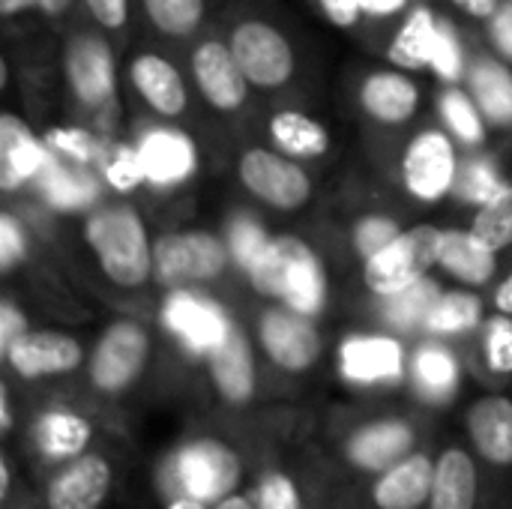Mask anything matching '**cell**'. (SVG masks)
Instances as JSON below:
<instances>
[{
  "instance_id": "obj_1",
  "label": "cell",
  "mask_w": 512,
  "mask_h": 509,
  "mask_svg": "<svg viewBox=\"0 0 512 509\" xmlns=\"http://www.w3.org/2000/svg\"><path fill=\"white\" fill-rule=\"evenodd\" d=\"M312 420L291 408L261 411H210L189 423L150 465V495L156 504L171 498H195L219 504L246 489L255 471L288 438Z\"/></svg>"
},
{
  "instance_id": "obj_2",
  "label": "cell",
  "mask_w": 512,
  "mask_h": 509,
  "mask_svg": "<svg viewBox=\"0 0 512 509\" xmlns=\"http://www.w3.org/2000/svg\"><path fill=\"white\" fill-rule=\"evenodd\" d=\"M312 435L336 480L345 486L381 474L417 447L435 441V414L414 402L348 405L333 408L321 423H315Z\"/></svg>"
},
{
  "instance_id": "obj_3",
  "label": "cell",
  "mask_w": 512,
  "mask_h": 509,
  "mask_svg": "<svg viewBox=\"0 0 512 509\" xmlns=\"http://www.w3.org/2000/svg\"><path fill=\"white\" fill-rule=\"evenodd\" d=\"M24 399V429L15 450L21 453L33 483L90 450L108 432L129 438V429L96 405L81 384L75 390H24Z\"/></svg>"
},
{
  "instance_id": "obj_4",
  "label": "cell",
  "mask_w": 512,
  "mask_h": 509,
  "mask_svg": "<svg viewBox=\"0 0 512 509\" xmlns=\"http://www.w3.org/2000/svg\"><path fill=\"white\" fill-rule=\"evenodd\" d=\"M156 363L159 351L153 330L138 318H114L87 354L81 387L96 405L126 426V408L147 390Z\"/></svg>"
},
{
  "instance_id": "obj_5",
  "label": "cell",
  "mask_w": 512,
  "mask_h": 509,
  "mask_svg": "<svg viewBox=\"0 0 512 509\" xmlns=\"http://www.w3.org/2000/svg\"><path fill=\"white\" fill-rule=\"evenodd\" d=\"M315 423L288 438L276 453L264 459L255 471L249 489L258 509H330L342 483L333 468L321 456L315 435Z\"/></svg>"
},
{
  "instance_id": "obj_6",
  "label": "cell",
  "mask_w": 512,
  "mask_h": 509,
  "mask_svg": "<svg viewBox=\"0 0 512 509\" xmlns=\"http://www.w3.org/2000/svg\"><path fill=\"white\" fill-rule=\"evenodd\" d=\"M81 234L99 273L111 288L132 294L156 279L153 240L147 234L141 213L132 204L126 201L99 204L84 216Z\"/></svg>"
},
{
  "instance_id": "obj_7",
  "label": "cell",
  "mask_w": 512,
  "mask_h": 509,
  "mask_svg": "<svg viewBox=\"0 0 512 509\" xmlns=\"http://www.w3.org/2000/svg\"><path fill=\"white\" fill-rule=\"evenodd\" d=\"M129 474V438L108 432L36 483L45 509H111Z\"/></svg>"
},
{
  "instance_id": "obj_8",
  "label": "cell",
  "mask_w": 512,
  "mask_h": 509,
  "mask_svg": "<svg viewBox=\"0 0 512 509\" xmlns=\"http://www.w3.org/2000/svg\"><path fill=\"white\" fill-rule=\"evenodd\" d=\"M204 390L210 399V411H261L267 408L276 375L264 363L258 342L252 330H246L240 321H234L225 333V339L207 354L204 366Z\"/></svg>"
},
{
  "instance_id": "obj_9",
  "label": "cell",
  "mask_w": 512,
  "mask_h": 509,
  "mask_svg": "<svg viewBox=\"0 0 512 509\" xmlns=\"http://www.w3.org/2000/svg\"><path fill=\"white\" fill-rule=\"evenodd\" d=\"M441 441L417 447L393 468L345 483L330 509H429Z\"/></svg>"
},
{
  "instance_id": "obj_10",
  "label": "cell",
  "mask_w": 512,
  "mask_h": 509,
  "mask_svg": "<svg viewBox=\"0 0 512 509\" xmlns=\"http://www.w3.org/2000/svg\"><path fill=\"white\" fill-rule=\"evenodd\" d=\"M315 321L318 318L294 312L282 303H270L255 315L252 336L279 381L306 378L318 369L324 357V336Z\"/></svg>"
},
{
  "instance_id": "obj_11",
  "label": "cell",
  "mask_w": 512,
  "mask_h": 509,
  "mask_svg": "<svg viewBox=\"0 0 512 509\" xmlns=\"http://www.w3.org/2000/svg\"><path fill=\"white\" fill-rule=\"evenodd\" d=\"M87 354L90 351L72 333L30 327L0 354V363L6 378H12L21 390H45L60 381H81Z\"/></svg>"
},
{
  "instance_id": "obj_12",
  "label": "cell",
  "mask_w": 512,
  "mask_h": 509,
  "mask_svg": "<svg viewBox=\"0 0 512 509\" xmlns=\"http://www.w3.org/2000/svg\"><path fill=\"white\" fill-rule=\"evenodd\" d=\"M231 261L228 240L207 228L168 231L153 240V276L168 291L213 285L228 273Z\"/></svg>"
},
{
  "instance_id": "obj_13",
  "label": "cell",
  "mask_w": 512,
  "mask_h": 509,
  "mask_svg": "<svg viewBox=\"0 0 512 509\" xmlns=\"http://www.w3.org/2000/svg\"><path fill=\"white\" fill-rule=\"evenodd\" d=\"M444 228L438 225H411L396 240H390L384 249H378L372 258L363 261V285L378 300L402 294L423 282L432 267H438V249H441Z\"/></svg>"
},
{
  "instance_id": "obj_14",
  "label": "cell",
  "mask_w": 512,
  "mask_h": 509,
  "mask_svg": "<svg viewBox=\"0 0 512 509\" xmlns=\"http://www.w3.org/2000/svg\"><path fill=\"white\" fill-rule=\"evenodd\" d=\"M408 351L405 339L390 330L348 333L336 348V372L348 387L363 393L405 390Z\"/></svg>"
},
{
  "instance_id": "obj_15",
  "label": "cell",
  "mask_w": 512,
  "mask_h": 509,
  "mask_svg": "<svg viewBox=\"0 0 512 509\" xmlns=\"http://www.w3.org/2000/svg\"><path fill=\"white\" fill-rule=\"evenodd\" d=\"M462 432L501 498H512V396L489 390L462 417Z\"/></svg>"
},
{
  "instance_id": "obj_16",
  "label": "cell",
  "mask_w": 512,
  "mask_h": 509,
  "mask_svg": "<svg viewBox=\"0 0 512 509\" xmlns=\"http://www.w3.org/2000/svg\"><path fill=\"white\" fill-rule=\"evenodd\" d=\"M159 321L174 348L198 366H204L207 354L225 339L228 327L234 324V318L216 300L195 288L168 291V297L162 300Z\"/></svg>"
},
{
  "instance_id": "obj_17",
  "label": "cell",
  "mask_w": 512,
  "mask_h": 509,
  "mask_svg": "<svg viewBox=\"0 0 512 509\" xmlns=\"http://www.w3.org/2000/svg\"><path fill=\"white\" fill-rule=\"evenodd\" d=\"M465 372H468L465 354L453 342L420 336L408 351L405 393L417 408L441 414L459 399Z\"/></svg>"
},
{
  "instance_id": "obj_18",
  "label": "cell",
  "mask_w": 512,
  "mask_h": 509,
  "mask_svg": "<svg viewBox=\"0 0 512 509\" xmlns=\"http://www.w3.org/2000/svg\"><path fill=\"white\" fill-rule=\"evenodd\" d=\"M237 174L252 198L279 213H294L306 207L315 192L306 168L288 153L270 147L243 150V156L237 159Z\"/></svg>"
},
{
  "instance_id": "obj_19",
  "label": "cell",
  "mask_w": 512,
  "mask_h": 509,
  "mask_svg": "<svg viewBox=\"0 0 512 509\" xmlns=\"http://www.w3.org/2000/svg\"><path fill=\"white\" fill-rule=\"evenodd\" d=\"M492 477L465 438L441 441L429 509H501Z\"/></svg>"
},
{
  "instance_id": "obj_20",
  "label": "cell",
  "mask_w": 512,
  "mask_h": 509,
  "mask_svg": "<svg viewBox=\"0 0 512 509\" xmlns=\"http://www.w3.org/2000/svg\"><path fill=\"white\" fill-rule=\"evenodd\" d=\"M459 153L456 138L447 129H423L417 132L402 153V186L420 204L444 201L459 183Z\"/></svg>"
},
{
  "instance_id": "obj_21",
  "label": "cell",
  "mask_w": 512,
  "mask_h": 509,
  "mask_svg": "<svg viewBox=\"0 0 512 509\" xmlns=\"http://www.w3.org/2000/svg\"><path fill=\"white\" fill-rule=\"evenodd\" d=\"M228 45L255 90H279L294 78L297 57L288 36L264 21V18H243L231 27Z\"/></svg>"
},
{
  "instance_id": "obj_22",
  "label": "cell",
  "mask_w": 512,
  "mask_h": 509,
  "mask_svg": "<svg viewBox=\"0 0 512 509\" xmlns=\"http://www.w3.org/2000/svg\"><path fill=\"white\" fill-rule=\"evenodd\" d=\"M63 78L78 105L102 111L117 99V57L96 33H72L63 48Z\"/></svg>"
},
{
  "instance_id": "obj_23",
  "label": "cell",
  "mask_w": 512,
  "mask_h": 509,
  "mask_svg": "<svg viewBox=\"0 0 512 509\" xmlns=\"http://www.w3.org/2000/svg\"><path fill=\"white\" fill-rule=\"evenodd\" d=\"M192 81L204 102L219 114H234L249 102L252 84L246 81L234 51L222 39H204L189 57Z\"/></svg>"
},
{
  "instance_id": "obj_24",
  "label": "cell",
  "mask_w": 512,
  "mask_h": 509,
  "mask_svg": "<svg viewBox=\"0 0 512 509\" xmlns=\"http://www.w3.org/2000/svg\"><path fill=\"white\" fill-rule=\"evenodd\" d=\"M51 159L54 153L45 144V138H39L21 114L3 111L0 117V192L15 195L27 183H36L51 165Z\"/></svg>"
},
{
  "instance_id": "obj_25",
  "label": "cell",
  "mask_w": 512,
  "mask_h": 509,
  "mask_svg": "<svg viewBox=\"0 0 512 509\" xmlns=\"http://www.w3.org/2000/svg\"><path fill=\"white\" fill-rule=\"evenodd\" d=\"M129 84L135 96L162 120H180L189 111V87L180 69L156 54V51H141L129 60Z\"/></svg>"
},
{
  "instance_id": "obj_26",
  "label": "cell",
  "mask_w": 512,
  "mask_h": 509,
  "mask_svg": "<svg viewBox=\"0 0 512 509\" xmlns=\"http://www.w3.org/2000/svg\"><path fill=\"white\" fill-rule=\"evenodd\" d=\"M420 84L405 69H375L360 81L357 102L381 126H405L420 111Z\"/></svg>"
},
{
  "instance_id": "obj_27",
  "label": "cell",
  "mask_w": 512,
  "mask_h": 509,
  "mask_svg": "<svg viewBox=\"0 0 512 509\" xmlns=\"http://www.w3.org/2000/svg\"><path fill=\"white\" fill-rule=\"evenodd\" d=\"M138 153L144 162L147 183H153L159 189L189 180L198 168L195 141L177 129H162V126L147 129L138 141Z\"/></svg>"
},
{
  "instance_id": "obj_28",
  "label": "cell",
  "mask_w": 512,
  "mask_h": 509,
  "mask_svg": "<svg viewBox=\"0 0 512 509\" xmlns=\"http://www.w3.org/2000/svg\"><path fill=\"white\" fill-rule=\"evenodd\" d=\"M312 252V246L297 237V234H276L267 240V246L261 249V255L252 261V267L246 270L249 285L258 297L270 300V303H282L288 294V285L297 273V267L303 264V258Z\"/></svg>"
},
{
  "instance_id": "obj_29",
  "label": "cell",
  "mask_w": 512,
  "mask_h": 509,
  "mask_svg": "<svg viewBox=\"0 0 512 509\" xmlns=\"http://www.w3.org/2000/svg\"><path fill=\"white\" fill-rule=\"evenodd\" d=\"M438 267L465 288H486L498 276V252L483 246L471 228H444Z\"/></svg>"
},
{
  "instance_id": "obj_30",
  "label": "cell",
  "mask_w": 512,
  "mask_h": 509,
  "mask_svg": "<svg viewBox=\"0 0 512 509\" xmlns=\"http://www.w3.org/2000/svg\"><path fill=\"white\" fill-rule=\"evenodd\" d=\"M486 303L474 288H453V291H441V297L435 300L429 318H426V330L423 336H435L444 342H471L483 324H486Z\"/></svg>"
},
{
  "instance_id": "obj_31",
  "label": "cell",
  "mask_w": 512,
  "mask_h": 509,
  "mask_svg": "<svg viewBox=\"0 0 512 509\" xmlns=\"http://www.w3.org/2000/svg\"><path fill=\"white\" fill-rule=\"evenodd\" d=\"M468 372L483 378L489 390H498L512 378V315L495 312L486 318L483 330L468 342L465 354Z\"/></svg>"
},
{
  "instance_id": "obj_32",
  "label": "cell",
  "mask_w": 512,
  "mask_h": 509,
  "mask_svg": "<svg viewBox=\"0 0 512 509\" xmlns=\"http://www.w3.org/2000/svg\"><path fill=\"white\" fill-rule=\"evenodd\" d=\"M441 30H444V18L432 6L420 3L414 9H408L402 27L396 30V36L387 48V60L405 72L429 69L438 39H441Z\"/></svg>"
},
{
  "instance_id": "obj_33",
  "label": "cell",
  "mask_w": 512,
  "mask_h": 509,
  "mask_svg": "<svg viewBox=\"0 0 512 509\" xmlns=\"http://www.w3.org/2000/svg\"><path fill=\"white\" fill-rule=\"evenodd\" d=\"M267 135L276 150L288 153L291 159H321L333 147L330 129L318 117L297 108L276 111L267 123Z\"/></svg>"
},
{
  "instance_id": "obj_34",
  "label": "cell",
  "mask_w": 512,
  "mask_h": 509,
  "mask_svg": "<svg viewBox=\"0 0 512 509\" xmlns=\"http://www.w3.org/2000/svg\"><path fill=\"white\" fill-rule=\"evenodd\" d=\"M468 90L489 126L512 129V69L504 60L477 57L468 69Z\"/></svg>"
},
{
  "instance_id": "obj_35",
  "label": "cell",
  "mask_w": 512,
  "mask_h": 509,
  "mask_svg": "<svg viewBox=\"0 0 512 509\" xmlns=\"http://www.w3.org/2000/svg\"><path fill=\"white\" fill-rule=\"evenodd\" d=\"M441 297V285L435 279H423L417 282L414 288L402 291V294H393V297H384L381 300V324L384 330L402 336V339H420L423 330H426V318L435 306V300Z\"/></svg>"
},
{
  "instance_id": "obj_36",
  "label": "cell",
  "mask_w": 512,
  "mask_h": 509,
  "mask_svg": "<svg viewBox=\"0 0 512 509\" xmlns=\"http://www.w3.org/2000/svg\"><path fill=\"white\" fill-rule=\"evenodd\" d=\"M87 168L90 165H78V162L66 165L60 159H51V165L39 177L45 201L51 207H57V210H84V207H90L99 198V183Z\"/></svg>"
},
{
  "instance_id": "obj_37",
  "label": "cell",
  "mask_w": 512,
  "mask_h": 509,
  "mask_svg": "<svg viewBox=\"0 0 512 509\" xmlns=\"http://www.w3.org/2000/svg\"><path fill=\"white\" fill-rule=\"evenodd\" d=\"M441 117L447 123V132L465 144V147H483L486 144V117L480 111V105L474 102L471 90H459V87H450L441 93Z\"/></svg>"
},
{
  "instance_id": "obj_38",
  "label": "cell",
  "mask_w": 512,
  "mask_h": 509,
  "mask_svg": "<svg viewBox=\"0 0 512 509\" xmlns=\"http://www.w3.org/2000/svg\"><path fill=\"white\" fill-rule=\"evenodd\" d=\"M147 21L171 39H186L204 24L207 0H141Z\"/></svg>"
},
{
  "instance_id": "obj_39",
  "label": "cell",
  "mask_w": 512,
  "mask_h": 509,
  "mask_svg": "<svg viewBox=\"0 0 512 509\" xmlns=\"http://www.w3.org/2000/svg\"><path fill=\"white\" fill-rule=\"evenodd\" d=\"M471 231L483 246L495 252H504L507 246H512V183H507L492 201L477 207Z\"/></svg>"
},
{
  "instance_id": "obj_40",
  "label": "cell",
  "mask_w": 512,
  "mask_h": 509,
  "mask_svg": "<svg viewBox=\"0 0 512 509\" xmlns=\"http://www.w3.org/2000/svg\"><path fill=\"white\" fill-rule=\"evenodd\" d=\"M45 144L51 147L54 156L66 159V162H78V165H96L105 159V147L102 138L84 126H51L45 132Z\"/></svg>"
},
{
  "instance_id": "obj_41",
  "label": "cell",
  "mask_w": 512,
  "mask_h": 509,
  "mask_svg": "<svg viewBox=\"0 0 512 509\" xmlns=\"http://www.w3.org/2000/svg\"><path fill=\"white\" fill-rule=\"evenodd\" d=\"M102 177H105V183L114 192H132L141 183H147V174H144V162H141L138 147H132V144L111 147L105 153V159H102Z\"/></svg>"
},
{
  "instance_id": "obj_42",
  "label": "cell",
  "mask_w": 512,
  "mask_h": 509,
  "mask_svg": "<svg viewBox=\"0 0 512 509\" xmlns=\"http://www.w3.org/2000/svg\"><path fill=\"white\" fill-rule=\"evenodd\" d=\"M405 228L399 225L396 216H387V213H375V216H363L357 225H354V252L366 261L372 258L378 249H384L390 240H396Z\"/></svg>"
},
{
  "instance_id": "obj_43",
  "label": "cell",
  "mask_w": 512,
  "mask_h": 509,
  "mask_svg": "<svg viewBox=\"0 0 512 509\" xmlns=\"http://www.w3.org/2000/svg\"><path fill=\"white\" fill-rule=\"evenodd\" d=\"M504 186L507 183L498 177V171L489 162H471L465 171H459V183H456L462 201H471L477 207L486 204V201H492Z\"/></svg>"
},
{
  "instance_id": "obj_44",
  "label": "cell",
  "mask_w": 512,
  "mask_h": 509,
  "mask_svg": "<svg viewBox=\"0 0 512 509\" xmlns=\"http://www.w3.org/2000/svg\"><path fill=\"white\" fill-rule=\"evenodd\" d=\"M429 69L447 84H456L459 78H465V48H462V39L450 21H444V30H441V39H438V48H435Z\"/></svg>"
},
{
  "instance_id": "obj_45",
  "label": "cell",
  "mask_w": 512,
  "mask_h": 509,
  "mask_svg": "<svg viewBox=\"0 0 512 509\" xmlns=\"http://www.w3.org/2000/svg\"><path fill=\"white\" fill-rule=\"evenodd\" d=\"M270 234L255 222V219H234L231 222V231H228V246H231V258L249 270L252 261L261 255V249L267 246Z\"/></svg>"
},
{
  "instance_id": "obj_46",
  "label": "cell",
  "mask_w": 512,
  "mask_h": 509,
  "mask_svg": "<svg viewBox=\"0 0 512 509\" xmlns=\"http://www.w3.org/2000/svg\"><path fill=\"white\" fill-rule=\"evenodd\" d=\"M30 255V240L24 225L15 219V213L3 210L0 213V270L12 273L21 261H27Z\"/></svg>"
},
{
  "instance_id": "obj_47",
  "label": "cell",
  "mask_w": 512,
  "mask_h": 509,
  "mask_svg": "<svg viewBox=\"0 0 512 509\" xmlns=\"http://www.w3.org/2000/svg\"><path fill=\"white\" fill-rule=\"evenodd\" d=\"M81 3L102 30H123L129 24V0H81Z\"/></svg>"
},
{
  "instance_id": "obj_48",
  "label": "cell",
  "mask_w": 512,
  "mask_h": 509,
  "mask_svg": "<svg viewBox=\"0 0 512 509\" xmlns=\"http://www.w3.org/2000/svg\"><path fill=\"white\" fill-rule=\"evenodd\" d=\"M27 330H30V321H27L24 309L6 294V297L0 300V354H3L18 336H24Z\"/></svg>"
},
{
  "instance_id": "obj_49",
  "label": "cell",
  "mask_w": 512,
  "mask_h": 509,
  "mask_svg": "<svg viewBox=\"0 0 512 509\" xmlns=\"http://www.w3.org/2000/svg\"><path fill=\"white\" fill-rule=\"evenodd\" d=\"M72 9V0H0L3 18H18L24 12H39L48 18H60Z\"/></svg>"
},
{
  "instance_id": "obj_50",
  "label": "cell",
  "mask_w": 512,
  "mask_h": 509,
  "mask_svg": "<svg viewBox=\"0 0 512 509\" xmlns=\"http://www.w3.org/2000/svg\"><path fill=\"white\" fill-rule=\"evenodd\" d=\"M489 36H492L495 51L512 63V0H504L495 18L489 21Z\"/></svg>"
},
{
  "instance_id": "obj_51",
  "label": "cell",
  "mask_w": 512,
  "mask_h": 509,
  "mask_svg": "<svg viewBox=\"0 0 512 509\" xmlns=\"http://www.w3.org/2000/svg\"><path fill=\"white\" fill-rule=\"evenodd\" d=\"M318 6L336 27H357L366 18L360 0H318Z\"/></svg>"
},
{
  "instance_id": "obj_52",
  "label": "cell",
  "mask_w": 512,
  "mask_h": 509,
  "mask_svg": "<svg viewBox=\"0 0 512 509\" xmlns=\"http://www.w3.org/2000/svg\"><path fill=\"white\" fill-rule=\"evenodd\" d=\"M450 3L474 21H492L504 0H450Z\"/></svg>"
},
{
  "instance_id": "obj_53",
  "label": "cell",
  "mask_w": 512,
  "mask_h": 509,
  "mask_svg": "<svg viewBox=\"0 0 512 509\" xmlns=\"http://www.w3.org/2000/svg\"><path fill=\"white\" fill-rule=\"evenodd\" d=\"M366 18H393L408 9L411 0H360Z\"/></svg>"
},
{
  "instance_id": "obj_54",
  "label": "cell",
  "mask_w": 512,
  "mask_h": 509,
  "mask_svg": "<svg viewBox=\"0 0 512 509\" xmlns=\"http://www.w3.org/2000/svg\"><path fill=\"white\" fill-rule=\"evenodd\" d=\"M492 306L495 312H504V315H512V270L495 285V294H492Z\"/></svg>"
},
{
  "instance_id": "obj_55",
  "label": "cell",
  "mask_w": 512,
  "mask_h": 509,
  "mask_svg": "<svg viewBox=\"0 0 512 509\" xmlns=\"http://www.w3.org/2000/svg\"><path fill=\"white\" fill-rule=\"evenodd\" d=\"M213 509H258V504H255L252 489L246 486V489H240V492H234V495L222 498L219 504H213Z\"/></svg>"
},
{
  "instance_id": "obj_56",
  "label": "cell",
  "mask_w": 512,
  "mask_h": 509,
  "mask_svg": "<svg viewBox=\"0 0 512 509\" xmlns=\"http://www.w3.org/2000/svg\"><path fill=\"white\" fill-rule=\"evenodd\" d=\"M159 509H213V504H204L195 498H171V501L159 504Z\"/></svg>"
},
{
  "instance_id": "obj_57",
  "label": "cell",
  "mask_w": 512,
  "mask_h": 509,
  "mask_svg": "<svg viewBox=\"0 0 512 509\" xmlns=\"http://www.w3.org/2000/svg\"><path fill=\"white\" fill-rule=\"evenodd\" d=\"M0 509H45V507H42V501H39V495H36V489H33V492L21 495L18 501H12V504H6V507H0Z\"/></svg>"
},
{
  "instance_id": "obj_58",
  "label": "cell",
  "mask_w": 512,
  "mask_h": 509,
  "mask_svg": "<svg viewBox=\"0 0 512 509\" xmlns=\"http://www.w3.org/2000/svg\"><path fill=\"white\" fill-rule=\"evenodd\" d=\"M501 509H512V498H504V501H501Z\"/></svg>"
}]
</instances>
